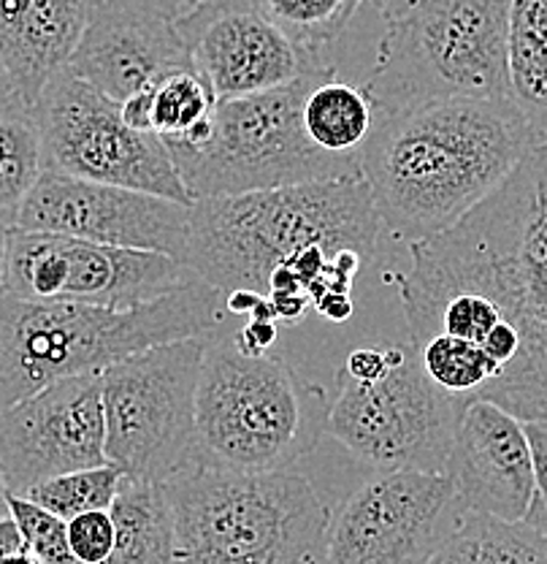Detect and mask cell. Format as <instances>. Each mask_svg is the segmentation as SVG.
I'll return each instance as SVG.
<instances>
[{
    "instance_id": "obj_1",
    "label": "cell",
    "mask_w": 547,
    "mask_h": 564,
    "mask_svg": "<svg viewBox=\"0 0 547 564\" xmlns=\"http://www.w3.org/2000/svg\"><path fill=\"white\" fill-rule=\"evenodd\" d=\"M539 147L513 98L439 101L376 117L361 155L387 239L428 242L491 198Z\"/></svg>"
},
{
    "instance_id": "obj_2",
    "label": "cell",
    "mask_w": 547,
    "mask_h": 564,
    "mask_svg": "<svg viewBox=\"0 0 547 564\" xmlns=\"http://www.w3.org/2000/svg\"><path fill=\"white\" fill-rule=\"evenodd\" d=\"M412 267L480 293L496 328L521 339L515 367L488 393L517 421H547V144L458 226L409 245Z\"/></svg>"
},
{
    "instance_id": "obj_3",
    "label": "cell",
    "mask_w": 547,
    "mask_h": 564,
    "mask_svg": "<svg viewBox=\"0 0 547 564\" xmlns=\"http://www.w3.org/2000/svg\"><path fill=\"white\" fill-rule=\"evenodd\" d=\"M382 239L372 193L363 176L190 204L185 263L222 293L269 296L274 269L307 247L358 250L372 258Z\"/></svg>"
},
{
    "instance_id": "obj_4",
    "label": "cell",
    "mask_w": 547,
    "mask_h": 564,
    "mask_svg": "<svg viewBox=\"0 0 547 564\" xmlns=\"http://www.w3.org/2000/svg\"><path fill=\"white\" fill-rule=\"evenodd\" d=\"M226 321L228 296L201 280L125 313L0 293V413L57 380L101 375L155 345L211 337Z\"/></svg>"
},
{
    "instance_id": "obj_5",
    "label": "cell",
    "mask_w": 547,
    "mask_h": 564,
    "mask_svg": "<svg viewBox=\"0 0 547 564\" xmlns=\"http://www.w3.org/2000/svg\"><path fill=\"white\" fill-rule=\"evenodd\" d=\"M163 486L174 564H326L333 513L296 469L231 473L190 458Z\"/></svg>"
},
{
    "instance_id": "obj_6",
    "label": "cell",
    "mask_w": 547,
    "mask_h": 564,
    "mask_svg": "<svg viewBox=\"0 0 547 564\" xmlns=\"http://www.w3.org/2000/svg\"><path fill=\"white\" fill-rule=\"evenodd\" d=\"M328 429V391L282 356H247L233 328L206 337L193 462L231 473H285Z\"/></svg>"
},
{
    "instance_id": "obj_7",
    "label": "cell",
    "mask_w": 547,
    "mask_h": 564,
    "mask_svg": "<svg viewBox=\"0 0 547 564\" xmlns=\"http://www.w3.org/2000/svg\"><path fill=\"white\" fill-rule=\"evenodd\" d=\"M513 0H426L382 22L363 90L376 117L439 101H504Z\"/></svg>"
},
{
    "instance_id": "obj_8",
    "label": "cell",
    "mask_w": 547,
    "mask_h": 564,
    "mask_svg": "<svg viewBox=\"0 0 547 564\" xmlns=\"http://www.w3.org/2000/svg\"><path fill=\"white\" fill-rule=\"evenodd\" d=\"M469 402L439 391L407 343L355 345L328 393V437L374 473H445Z\"/></svg>"
},
{
    "instance_id": "obj_9",
    "label": "cell",
    "mask_w": 547,
    "mask_h": 564,
    "mask_svg": "<svg viewBox=\"0 0 547 564\" xmlns=\"http://www.w3.org/2000/svg\"><path fill=\"white\" fill-rule=\"evenodd\" d=\"M326 70L269 93L217 101L206 144H166L190 202L361 176V163L326 155L304 131V98Z\"/></svg>"
},
{
    "instance_id": "obj_10",
    "label": "cell",
    "mask_w": 547,
    "mask_h": 564,
    "mask_svg": "<svg viewBox=\"0 0 547 564\" xmlns=\"http://www.w3.org/2000/svg\"><path fill=\"white\" fill-rule=\"evenodd\" d=\"M201 339L155 345L101 372L106 462L128 480L166 484L196 454Z\"/></svg>"
},
{
    "instance_id": "obj_11",
    "label": "cell",
    "mask_w": 547,
    "mask_h": 564,
    "mask_svg": "<svg viewBox=\"0 0 547 564\" xmlns=\"http://www.w3.org/2000/svg\"><path fill=\"white\" fill-rule=\"evenodd\" d=\"M33 111L46 172L193 204L166 141L128 126L120 104L76 79L68 68L44 87Z\"/></svg>"
},
{
    "instance_id": "obj_12",
    "label": "cell",
    "mask_w": 547,
    "mask_h": 564,
    "mask_svg": "<svg viewBox=\"0 0 547 564\" xmlns=\"http://www.w3.org/2000/svg\"><path fill=\"white\" fill-rule=\"evenodd\" d=\"M198 282L185 261L163 252L125 250L11 228L3 293L33 302H79L139 310Z\"/></svg>"
},
{
    "instance_id": "obj_13",
    "label": "cell",
    "mask_w": 547,
    "mask_h": 564,
    "mask_svg": "<svg viewBox=\"0 0 547 564\" xmlns=\"http://www.w3.org/2000/svg\"><path fill=\"white\" fill-rule=\"evenodd\" d=\"M463 510L445 473H374L331 516L326 564H426Z\"/></svg>"
},
{
    "instance_id": "obj_14",
    "label": "cell",
    "mask_w": 547,
    "mask_h": 564,
    "mask_svg": "<svg viewBox=\"0 0 547 564\" xmlns=\"http://www.w3.org/2000/svg\"><path fill=\"white\" fill-rule=\"evenodd\" d=\"M14 228L125 250L163 252L185 261L190 204L44 172L17 212Z\"/></svg>"
},
{
    "instance_id": "obj_15",
    "label": "cell",
    "mask_w": 547,
    "mask_h": 564,
    "mask_svg": "<svg viewBox=\"0 0 547 564\" xmlns=\"http://www.w3.org/2000/svg\"><path fill=\"white\" fill-rule=\"evenodd\" d=\"M190 63L217 96H255L317 70L337 68L331 52H307L269 20L255 0H206L174 22Z\"/></svg>"
},
{
    "instance_id": "obj_16",
    "label": "cell",
    "mask_w": 547,
    "mask_h": 564,
    "mask_svg": "<svg viewBox=\"0 0 547 564\" xmlns=\"http://www.w3.org/2000/svg\"><path fill=\"white\" fill-rule=\"evenodd\" d=\"M101 464H109L101 375L57 380L0 413V475L11 497Z\"/></svg>"
},
{
    "instance_id": "obj_17",
    "label": "cell",
    "mask_w": 547,
    "mask_h": 564,
    "mask_svg": "<svg viewBox=\"0 0 547 564\" xmlns=\"http://www.w3.org/2000/svg\"><path fill=\"white\" fill-rule=\"evenodd\" d=\"M445 475L456 499L491 519H526L534 497V462L526 426L493 402L474 399L452 434Z\"/></svg>"
},
{
    "instance_id": "obj_18",
    "label": "cell",
    "mask_w": 547,
    "mask_h": 564,
    "mask_svg": "<svg viewBox=\"0 0 547 564\" xmlns=\"http://www.w3.org/2000/svg\"><path fill=\"white\" fill-rule=\"evenodd\" d=\"M66 68L109 101L125 104L193 63L174 22L98 0Z\"/></svg>"
},
{
    "instance_id": "obj_19",
    "label": "cell",
    "mask_w": 547,
    "mask_h": 564,
    "mask_svg": "<svg viewBox=\"0 0 547 564\" xmlns=\"http://www.w3.org/2000/svg\"><path fill=\"white\" fill-rule=\"evenodd\" d=\"M98 0H0V57L14 93L35 106L68 66Z\"/></svg>"
},
{
    "instance_id": "obj_20",
    "label": "cell",
    "mask_w": 547,
    "mask_h": 564,
    "mask_svg": "<svg viewBox=\"0 0 547 564\" xmlns=\"http://www.w3.org/2000/svg\"><path fill=\"white\" fill-rule=\"evenodd\" d=\"M304 131L311 144L331 158L361 163L376 128V109L363 85L339 79L337 68L311 82L304 98Z\"/></svg>"
},
{
    "instance_id": "obj_21",
    "label": "cell",
    "mask_w": 547,
    "mask_h": 564,
    "mask_svg": "<svg viewBox=\"0 0 547 564\" xmlns=\"http://www.w3.org/2000/svg\"><path fill=\"white\" fill-rule=\"evenodd\" d=\"M111 519L117 538L106 564H174L176 527L166 486L125 478Z\"/></svg>"
},
{
    "instance_id": "obj_22",
    "label": "cell",
    "mask_w": 547,
    "mask_h": 564,
    "mask_svg": "<svg viewBox=\"0 0 547 564\" xmlns=\"http://www.w3.org/2000/svg\"><path fill=\"white\" fill-rule=\"evenodd\" d=\"M426 564H547V538L523 521L463 510Z\"/></svg>"
},
{
    "instance_id": "obj_23",
    "label": "cell",
    "mask_w": 547,
    "mask_h": 564,
    "mask_svg": "<svg viewBox=\"0 0 547 564\" xmlns=\"http://www.w3.org/2000/svg\"><path fill=\"white\" fill-rule=\"evenodd\" d=\"M510 85L539 144H547V0L510 3Z\"/></svg>"
},
{
    "instance_id": "obj_24",
    "label": "cell",
    "mask_w": 547,
    "mask_h": 564,
    "mask_svg": "<svg viewBox=\"0 0 547 564\" xmlns=\"http://www.w3.org/2000/svg\"><path fill=\"white\" fill-rule=\"evenodd\" d=\"M46 172L44 141L33 106L17 93L0 98V223L14 228L17 212Z\"/></svg>"
},
{
    "instance_id": "obj_25",
    "label": "cell",
    "mask_w": 547,
    "mask_h": 564,
    "mask_svg": "<svg viewBox=\"0 0 547 564\" xmlns=\"http://www.w3.org/2000/svg\"><path fill=\"white\" fill-rule=\"evenodd\" d=\"M217 96L196 68L152 85V133L168 147H201L211 137Z\"/></svg>"
},
{
    "instance_id": "obj_26",
    "label": "cell",
    "mask_w": 547,
    "mask_h": 564,
    "mask_svg": "<svg viewBox=\"0 0 547 564\" xmlns=\"http://www.w3.org/2000/svg\"><path fill=\"white\" fill-rule=\"evenodd\" d=\"M287 39L307 52H331L369 0H255Z\"/></svg>"
},
{
    "instance_id": "obj_27",
    "label": "cell",
    "mask_w": 547,
    "mask_h": 564,
    "mask_svg": "<svg viewBox=\"0 0 547 564\" xmlns=\"http://www.w3.org/2000/svg\"><path fill=\"white\" fill-rule=\"evenodd\" d=\"M122 480L125 475L114 464H101V467L79 469V473H68L33 486L22 499L50 510L57 519L70 521L90 510H111L122 489Z\"/></svg>"
},
{
    "instance_id": "obj_28",
    "label": "cell",
    "mask_w": 547,
    "mask_h": 564,
    "mask_svg": "<svg viewBox=\"0 0 547 564\" xmlns=\"http://www.w3.org/2000/svg\"><path fill=\"white\" fill-rule=\"evenodd\" d=\"M9 513L17 529H20L28 551L41 564H79L68 545V521L57 519L50 510L39 508V505L28 502V499L11 497V494Z\"/></svg>"
},
{
    "instance_id": "obj_29",
    "label": "cell",
    "mask_w": 547,
    "mask_h": 564,
    "mask_svg": "<svg viewBox=\"0 0 547 564\" xmlns=\"http://www.w3.org/2000/svg\"><path fill=\"white\" fill-rule=\"evenodd\" d=\"M114 538L111 510H90L68 521V545L79 564H106L114 551Z\"/></svg>"
},
{
    "instance_id": "obj_30",
    "label": "cell",
    "mask_w": 547,
    "mask_h": 564,
    "mask_svg": "<svg viewBox=\"0 0 547 564\" xmlns=\"http://www.w3.org/2000/svg\"><path fill=\"white\" fill-rule=\"evenodd\" d=\"M523 426H526L534 462V497L523 524L537 529L547 538V421H528Z\"/></svg>"
},
{
    "instance_id": "obj_31",
    "label": "cell",
    "mask_w": 547,
    "mask_h": 564,
    "mask_svg": "<svg viewBox=\"0 0 547 564\" xmlns=\"http://www.w3.org/2000/svg\"><path fill=\"white\" fill-rule=\"evenodd\" d=\"M109 3L125 6V9L146 11V14L163 17L168 22H179L182 17L190 14L193 9L206 3V0H109Z\"/></svg>"
},
{
    "instance_id": "obj_32",
    "label": "cell",
    "mask_w": 547,
    "mask_h": 564,
    "mask_svg": "<svg viewBox=\"0 0 547 564\" xmlns=\"http://www.w3.org/2000/svg\"><path fill=\"white\" fill-rule=\"evenodd\" d=\"M0 564H41L28 551L25 540H22L20 529L11 521V516L9 519H0Z\"/></svg>"
},
{
    "instance_id": "obj_33",
    "label": "cell",
    "mask_w": 547,
    "mask_h": 564,
    "mask_svg": "<svg viewBox=\"0 0 547 564\" xmlns=\"http://www.w3.org/2000/svg\"><path fill=\"white\" fill-rule=\"evenodd\" d=\"M326 321L331 323H344L350 321L352 313H355V304H352V296L350 293H339V291H328L322 293L320 299L315 302V307Z\"/></svg>"
},
{
    "instance_id": "obj_34",
    "label": "cell",
    "mask_w": 547,
    "mask_h": 564,
    "mask_svg": "<svg viewBox=\"0 0 547 564\" xmlns=\"http://www.w3.org/2000/svg\"><path fill=\"white\" fill-rule=\"evenodd\" d=\"M420 3H426V0H380V3L374 6V11L380 14L382 22H387V20H393V17L404 14V11L415 9V6H420Z\"/></svg>"
},
{
    "instance_id": "obj_35",
    "label": "cell",
    "mask_w": 547,
    "mask_h": 564,
    "mask_svg": "<svg viewBox=\"0 0 547 564\" xmlns=\"http://www.w3.org/2000/svg\"><path fill=\"white\" fill-rule=\"evenodd\" d=\"M9 234H11V228L0 223V293H3V282H6V256H9Z\"/></svg>"
},
{
    "instance_id": "obj_36",
    "label": "cell",
    "mask_w": 547,
    "mask_h": 564,
    "mask_svg": "<svg viewBox=\"0 0 547 564\" xmlns=\"http://www.w3.org/2000/svg\"><path fill=\"white\" fill-rule=\"evenodd\" d=\"M11 93H14V85H11V76H9V70H6L3 57H0V98L11 96Z\"/></svg>"
},
{
    "instance_id": "obj_37",
    "label": "cell",
    "mask_w": 547,
    "mask_h": 564,
    "mask_svg": "<svg viewBox=\"0 0 547 564\" xmlns=\"http://www.w3.org/2000/svg\"><path fill=\"white\" fill-rule=\"evenodd\" d=\"M9 489H6V480L0 475V519H9Z\"/></svg>"
},
{
    "instance_id": "obj_38",
    "label": "cell",
    "mask_w": 547,
    "mask_h": 564,
    "mask_svg": "<svg viewBox=\"0 0 547 564\" xmlns=\"http://www.w3.org/2000/svg\"><path fill=\"white\" fill-rule=\"evenodd\" d=\"M369 3H372V6H376V3H380V0H369Z\"/></svg>"
}]
</instances>
